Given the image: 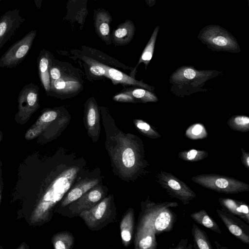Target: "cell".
Wrapping results in <instances>:
<instances>
[{"label":"cell","instance_id":"cell-1","mask_svg":"<svg viewBox=\"0 0 249 249\" xmlns=\"http://www.w3.org/2000/svg\"><path fill=\"white\" fill-rule=\"evenodd\" d=\"M106 135L105 145L112 163L124 178L136 179L147 173L149 165L145 157L144 145L137 136L124 133L116 125L108 109L99 107Z\"/></svg>","mask_w":249,"mask_h":249},{"label":"cell","instance_id":"cell-2","mask_svg":"<svg viewBox=\"0 0 249 249\" xmlns=\"http://www.w3.org/2000/svg\"><path fill=\"white\" fill-rule=\"evenodd\" d=\"M221 73L215 70H197L192 66L180 67L170 76V90L180 97L203 91L202 88L206 82Z\"/></svg>","mask_w":249,"mask_h":249},{"label":"cell","instance_id":"cell-3","mask_svg":"<svg viewBox=\"0 0 249 249\" xmlns=\"http://www.w3.org/2000/svg\"><path fill=\"white\" fill-rule=\"evenodd\" d=\"M79 172L78 167L72 166L67 168L56 177L36 209L35 217L36 221L45 220L48 218L53 207L71 188Z\"/></svg>","mask_w":249,"mask_h":249},{"label":"cell","instance_id":"cell-4","mask_svg":"<svg viewBox=\"0 0 249 249\" xmlns=\"http://www.w3.org/2000/svg\"><path fill=\"white\" fill-rule=\"evenodd\" d=\"M175 202L155 203L149 198L141 203L140 217L149 220L156 234L171 231L177 219V214L170 209L176 207Z\"/></svg>","mask_w":249,"mask_h":249},{"label":"cell","instance_id":"cell-5","mask_svg":"<svg viewBox=\"0 0 249 249\" xmlns=\"http://www.w3.org/2000/svg\"><path fill=\"white\" fill-rule=\"evenodd\" d=\"M195 183L207 189L225 194L249 192V184L230 177L216 174L197 175L191 178Z\"/></svg>","mask_w":249,"mask_h":249},{"label":"cell","instance_id":"cell-6","mask_svg":"<svg viewBox=\"0 0 249 249\" xmlns=\"http://www.w3.org/2000/svg\"><path fill=\"white\" fill-rule=\"evenodd\" d=\"M65 64L61 77L51 81L50 90L48 96L65 99L75 96L83 88V81L75 69Z\"/></svg>","mask_w":249,"mask_h":249},{"label":"cell","instance_id":"cell-7","mask_svg":"<svg viewBox=\"0 0 249 249\" xmlns=\"http://www.w3.org/2000/svg\"><path fill=\"white\" fill-rule=\"evenodd\" d=\"M156 181L171 198L189 204L196 197V193L185 182L171 173L160 170L156 175Z\"/></svg>","mask_w":249,"mask_h":249},{"label":"cell","instance_id":"cell-8","mask_svg":"<svg viewBox=\"0 0 249 249\" xmlns=\"http://www.w3.org/2000/svg\"><path fill=\"white\" fill-rule=\"evenodd\" d=\"M38 86L33 83L24 86L20 91L18 98V111L15 121L20 125L26 124L34 113L40 107Z\"/></svg>","mask_w":249,"mask_h":249},{"label":"cell","instance_id":"cell-9","mask_svg":"<svg viewBox=\"0 0 249 249\" xmlns=\"http://www.w3.org/2000/svg\"><path fill=\"white\" fill-rule=\"evenodd\" d=\"M36 35V30H32L13 43L0 58V68L12 69L19 65L28 54Z\"/></svg>","mask_w":249,"mask_h":249},{"label":"cell","instance_id":"cell-10","mask_svg":"<svg viewBox=\"0 0 249 249\" xmlns=\"http://www.w3.org/2000/svg\"><path fill=\"white\" fill-rule=\"evenodd\" d=\"M113 196L104 197L95 205L79 213L87 226L92 230H97L104 225L112 213Z\"/></svg>","mask_w":249,"mask_h":249},{"label":"cell","instance_id":"cell-11","mask_svg":"<svg viewBox=\"0 0 249 249\" xmlns=\"http://www.w3.org/2000/svg\"><path fill=\"white\" fill-rule=\"evenodd\" d=\"M84 125L89 136L93 142H96L101 132V113L96 99L89 98L84 105Z\"/></svg>","mask_w":249,"mask_h":249},{"label":"cell","instance_id":"cell-12","mask_svg":"<svg viewBox=\"0 0 249 249\" xmlns=\"http://www.w3.org/2000/svg\"><path fill=\"white\" fill-rule=\"evenodd\" d=\"M25 20L16 8L6 11L0 17V50L15 35L17 29Z\"/></svg>","mask_w":249,"mask_h":249},{"label":"cell","instance_id":"cell-13","mask_svg":"<svg viewBox=\"0 0 249 249\" xmlns=\"http://www.w3.org/2000/svg\"><path fill=\"white\" fill-rule=\"evenodd\" d=\"M216 212L229 231L242 242L249 245V225L236 215L218 209Z\"/></svg>","mask_w":249,"mask_h":249},{"label":"cell","instance_id":"cell-14","mask_svg":"<svg viewBox=\"0 0 249 249\" xmlns=\"http://www.w3.org/2000/svg\"><path fill=\"white\" fill-rule=\"evenodd\" d=\"M105 194L103 186L98 184L70 204L69 210L72 214H79L95 205L105 197Z\"/></svg>","mask_w":249,"mask_h":249},{"label":"cell","instance_id":"cell-15","mask_svg":"<svg viewBox=\"0 0 249 249\" xmlns=\"http://www.w3.org/2000/svg\"><path fill=\"white\" fill-rule=\"evenodd\" d=\"M61 114L59 107L46 108L41 110L36 121L26 131L25 139L30 141L39 137Z\"/></svg>","mask_w":249,"mask_h":249},{"label":"cell","instance_id":"cell-16","mask_svg":"<svg viewBox=\"0 0 249 249\" xmlns=\"http://www.w3.org/2000/svg\"><path fill=\"white\" fill-rule=\"evenodd\" d=\"M135 237V248L136 249H156L157 248L155 231L147 219L139 217Z\"/></svg>","mask_w":249,"mask_h":249},{"label":"cell","instance_id":"cell-17","mask_svg":"<svg viewBox=\"0 0 249 249\" xmlns=\"http://www.w3.org/2000/svg\"><path fill=\"white\" fill-rule=\"evenodd\" d=\"M97 61L99 64L105 69L106 71V77L110 79L113 84H121L133 85L146 89L151 91L154 89V87L144 83L142 81L137 80L132 76L128 75L115 68L111 67L98 60Z\"/></svg>","mask_w":249,"mask_h":249},{"label":"cell","instance_id":"cell-18","mask_svg":"<svg viewBox=\"0 0 249 249\" xmlns=\"http://www.w3.org/2000/svg\"><path fill=\"white\" fill-rule=\"evenodd\" d=\"M53 59V54L45 49L40 51L37 59L38 76L47 95L51 87L49 69Z\"/></svg>","mask_w":249,"mask_h":249},{"label":"cell","instance_id":"cell-19","mask_svg":"<svg viewBox=\"0 0 249 249\" xmlns=\"http://www.w3.org/2000/svg\"><path fill=\"white\" fill-rule=\"evenodd\" d=\"M222 210L236 215L249 223V208L245 202L227 197L218 199Z\"/></svg>","mask_w":249,"mask_h":249},{"label":"cell","instance_id":"cell-20","mask_svg":"<svg viewBox=\"0 0 249 249\" xmlns=\"http://www.w3.org/2000/svg\"><path fill=\"white\" fill-rule=\"evenodd\" d=\"M99 179L98 178H88L81 180L68 192L61 202V206L64 207L69 205L99 184Z\"/></svg>","mask_w":249,"mask_h":249},{"label":"cell","instance_id":"cell-21","mask_svg":"<svg viewBox=\"0 0 249 249\" xmlns=\"http://www.w3.org/2000/svg\"><path fill=\"white\" fill-rule=\"evenodd\" d=\"M134 227V211L129 208L124 215L120 223L121 235L122 243L125 247L131 243Z\"/></svg>","mask_w":249,"mask_h":249},{"label":"cell","instance_id":"cell-22","mask_svg":"<svg viewBox=\"0 0 249 249\" xmlns=\"http://www.w3.org/2000/svg\"><path fill=\"white\" fill-rule=\"evenodd\" d=\"M191 218L196 223L203 226L218 234H221L219 226L216 222L208 214L205 210L195 212L190 214Z\"/></svg>","mask_w":249,"mask_h":249},{"label":"cell","instance_id":"cell-23","mask_svg":"<svg viewBox=\"0 0 249 249\" xmlns=\"http://www.w3.org/2000/svg\"><path fill=\"white\" fill-rule=\"evenodd\" d=\"M121 91L129 94L136 99L138 102L146 103L156 102L158 101V98L155 94L145 89L131 88L124 89Z\"/></svg>","mask_w":249,"mask_h":249},{"label":"cell","instance_id":"cell-24","mask_svg":"<svg viewBox=\"0 0 249 249\" xmlns=\"http://www.w3.org/2000/svg\"><path fill=\"white\" fill-rule=\"evenodd\" d=\"M192 234L193 237L194 246L195 249H213L207 233L195 224H193L192 226Z\"/></svg>","mask_w":249,"mask_h":249},{"label":"cell","instance_id":"cell-25","mask_svg":"<svg viewBox=\"0 0 249 249\" xmlns=\"http://www.w3.org/2000/svg\"><path fill=\"white\" fill-rule=\"evenodd\" d=\"M52 242L55 249H70L73 245L74 238L70 232L63 231L55 234Z\"/></svg>","mask_w":249,"mask_h":249},{"label":"cell","instance_id":"cell-26","mask_svg":"<svg viewBox=\"0 0 249 249\" xmlns=\"http://www.w3.org/2000/svg\"><path fill=\"white\" fill-rule=\"evenodd\" d=\"M209 154L205 150L195 149L184 150L178 154L180 160L188 162H196L202 160L208 157Z\"/></svg>","mask_w":249,"mask_h":249},{"label":"cell","instance_id":"cell-27","mask_svg":"<svg viewBox=\"0 0 249 249\" xmlns=\"http://www.w3.org/2000/svg\"><path fill=\"white\" fill-rule=\"evenodd\" d=\"M227 124L230 128L235 131L245 132L249 130V118L246 116H232Z\"/></svg>","mask_w":249,"mask_h":249},{"label":"cell","instance_id":"cell-28","mask_svg":"<svg viewBox=\"0 0 249 249\" xmlns=\"http://www.w3.org/2000/svg\"><path fill=\"white\" fill-rule=\"evenodd\" d=\"M127 24H124L115 31L113 36V41L114 44L124 45L128 44L130 41L131 34Z\"/></svg>","mask_w":249,"mask_h":249},{"label":"cell","instance_id":"cell-29","mask_svg":"<svg viewBox=\"0 0 249 249\" xmlns=\"http://www.w3.org/2000/svg\"><path fill=\"white\" fill-rule=\"evenodd\" d=\"M185 136L191 140H196L206 138L208 133L203 124L196 123L190 125L186 129Z\"/></svg>","mask_w":249,"mask_h":249},{"label":"cell","instance_id":"cell-30","mask_svg":"<svg viewBox=\"0 0 249 249\" xmlns=\"http://www.w3.org/2000/svg\"><path fill=\"white\" fill-rule=\"evenodd\" d=\"M133 124L137 130L143 135L151 139H158L161 135L146 122L140 119H134Z\"/></svg>","mask_w":249,"mask_h":249},{"label":"cell","instance_id":"cell-31","mask_svg":"<svg viewBox=\"0 0 249 249\" xmlns=\"http://www.w3.org/2000/svg\"><path fill=\"white\" fill-rule=\"evenodd\" d=\"M112 99L115 101L122 103H136L138 102L131 95L123 91L115 94Z\"/></svg>","mask_w":249,"mask_h":249},{"label":"cell","instance_id":"cell-32","mask_svg":"<svg viewBox=\"0 0 249 249\" xmlns=\"http://www.w3.org/2000/svg\"><path fill=\"white\" fill-rule=\"evenodd\" d=\"M212 43L218 48L224 49L233 48L231 46V43H229L228 39L223 36H217L213 38L212 39Z\"/></svg>","mask_w":249,"mask_h":249},{"label":"cell","instance_id":"cell-33","mask_svg":"<svg viewBox=\"0 0 249 249\" xmlns=\"http://www.w3.org/2000/svg\"><path fill=\"white\" fill-rule=\"evenodd\" d=\"M100 35L103 36V39L107 38L108 42V39L107 37L109 33V26L107 22H103L101 23L98 27Z\"/></svg>","mask_w":249,"mask_h":249},{"label":"cell","instance_id":"cell-34","mask_svg":"<svg viewBox=\"0 0 249 249\" xmlns=\"http://www.w3.org/2000/svg\"><path fill=\"white\" fill-rule=\"evenodd\" d=\"M241 151V161L245 167L249 170V152L246 151L242 148Z\"/></svg>","mask_w":249,"mask_h":249},{"label":"cell","instance_id":"cell-35","mask_svg":"<svg viewBox=\"0 0 249 249\" xmlns=\"http://www.w3.org/2000/svg\"><path fill=\"white\" fill-rule=\"evenodd\" d=\"M188 244V239H181L179 242L178 246L174 248V249H191L193 247V246L191 244Z\"/></svg>","mask_w":249,"mask_h":249},{"label":"cell","instance_id":"cell-36","mask_svg":"<svg viewBox=\"0 0 249 249\" xmlns=\"http://www.w3.org/2000/svg\"><path fill=\"white\" fill-rule=\"evenodd\" d=\"M42 0H34L35 5L37 8L41 7Z\"/></svg>","mask_w":249,"mask_h":249},{"label":"cell","instance_id":"cell-37","mask_svg":"<svg viewBox=\"0 0 249 249\" xmlns=\"http://www.w3.org/2000/svg\"><path fill=\"white\" fill-rule=\"evenodd\" d=\"M215 245L217 249H228L227 247L222 246L217 241H214Z\"/></svg>","mask_w":249,"mask_h":249},{"label":"cell","instance_id":"cell-38","mask_svg":"<svg viewBox=\"0 0 249 249\" xmlns=\"http://www.w3.org/2000/svg\"><path fill=\"white\" fill-rule=\"evenodd\" d=\"M3 139V133L2 131L0 130V142Z\"/></svg>","mask_w":249,"mask_h":249},{"label":"cell","instance_id":"cell-39","mask_svg":"<svg viewBox=\"0 0 249 249\" xmlns=\"http://www.w3.org/2000/svg\"></svg>","mask_w":249,"mask_h":249},{"label":"cell","instance_id":"cell-40","mask_svg":"<svg viewBox=\"0 0 249 249\" xmlns=\"http://www.w3.org/2000/svg\"><path fill=\"white\" fill-rule=\"evenodd\" d=\"M2 0H0V1H1Z\"/></svg>","mask_w":249,"mask_h":249}]
</instances>
